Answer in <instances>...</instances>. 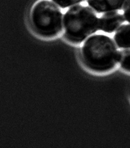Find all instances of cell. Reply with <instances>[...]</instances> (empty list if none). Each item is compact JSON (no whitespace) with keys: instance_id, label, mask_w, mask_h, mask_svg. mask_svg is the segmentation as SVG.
<instances>
[{"instance_id":"cell-1","label":"cell","mask_w":130,"mask_h":148,"mask_svg":"<svg viewBox=\"0 0 130 148\" xmlns=\"http://www.w3.org/2000/svg\"><path fill=\"white\" fill-rule=\"evenodd\" d=\"M81 56L85 66L96 72H106L114 69L118 54L114 41L108 36L97 34L82 45Z\"/></svg>"},{"instance_id":"cell-2","label":"cell","mask_w":130,"mask_h":148,"mask_svg":"<svg viewBox=\"0 0 130 148\" xmlns=\"http://www.w3.org/2000/svg\"><path fill=\"white\" fill-rule=\"evenodd\" d=\"M99 27L96 14L90 7L76 5L64 14V36L69 41L79 43L98 30Z\"/></svg>"},{"instance_id":"cell-3","label":"cell","mask_w":130,"mask_h":148,"mask_svg":"<svg viewBox=\"0 0 130 148\" xmlns=\"http://www.w3.org/2000/svg\"><path fill=\"white\" fill-rule=\"evenodd\" d=\"M30 23L39 36L53 38L62 30V13L50 0H39L31 10Z\"/></svg>"},{"instance_id":"cell-4","label":"cell","mask_w":130,"mask_h":148,"mask_svg":"<svg viewBox=\"0 0 130 148\" xmlns=\"http://www.w3.org/2000/svg\"><path fill=\"white\" fill-rule=\"evenodd\" d=\"M124 21V17L119 13L108 12L101 17L99 27L105 33H113Z\"/></svg>"},{"instance_id":"cell-5","label":"cell","mask_w":130,"mask_h":148,"mask_svg":"<svg viewBox=\"0 0 130 148\" xmlns=\"http://www.w3.org/2000/svg\"><path fill=\"white\" fill-rule=\"evenodd\" d=\"M125 0H87L88 4L98 12L120 10Z\"/></svg>"},{"instance_id":"cell-6","label":"cell","mask_w":130,"mask_h":148,"mask_svg":"<svg viewBox=\"0 0 130 148\" xmlns=\"http://www.w3.org/2000/svg\"><path fill=\"white\" fill-rule=\"evenodd\" d=\"M114 40L119 48L130 49V25H121L115 33Z\"/></svg>"},{"instance_id":"cell-7","label":"cell","mask_w":130,"mask_h":148,"mask_svg":"<svg viewBox=\"0 0 130 148\" xmlns=\"http://www.w3.org/2000/svg\"><path fill=\"white\" fill-rule=\"evenodd\" d=\"M118 62L121 68L130 72V50H121L118 53Z\"/></svg>"},{"instance_id":"cell-8","label":"cell","mask_w":130,"mask_h":148,"mask_svg":"<svg viewBox=\"0 0 130 148\" xmlns=\"http://www.w3.org/2000/svg\"><path fill=\"white\" fill-rule=\"evenodd\" d=\"M53 1L62 8H66L69 6L78 4L83 0H53Z\"/></svg>"},{"instance_id":"cell-9","label":"cell","mask_w":130,"mask_h":148,"mask_svg":"<svg viewBox=\"0 0 130 148\" xmlns=\"http://www.w3.org/2000/svg\"><path fill=\"white\" fill-rule=\"evenodd\" d=\"M124 14L126 20L130 23V0H127L124 4Z\"/></svg>"}]
</instances>
